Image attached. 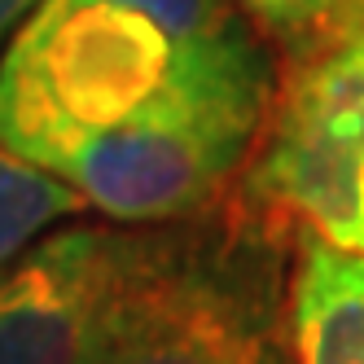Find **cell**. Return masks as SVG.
<instances>
[{
  "label": "cell",
  "instance_id": "1",
  "mask_svg": "<svg viewBox=\"0 0 364 364\" xmlns=\"http://www.w3.org/2000/svg\"><path fill=\"white\" fill-rule=\"evenodd\" d=\"M272 114V66L250 31L185 44L167 88L110 132L48 167L119 224H176L206 211Z\"/></svg>",
  "mask_w": 364,
  "mask_h": 364
},
{
  "label": "cell",
  "instance_id": "2",
  "mask_svg": "<svg viewBox=\"0 0 364 364\" xmlns=\"http://www.w3.org/2000/svg\"><path fill=\"white\" fill-rule=\"evenodd\" d=\"M180 44L110 0H40L0 53V141L36 167L136 119L176 70Z\"/></svg>",
  "mask_w": 364,
  "mask_h": 364
},
{
  "label": "cell",
  "instance_id": "3",
  "mask_svg": "<svg viewBox=\"0 0 364 364\" xmlns=\"http://www.w3.org/2000/svg\"><path fill=\"white\" fill-rule=\"evenodd\" d=\"M277 250L250 224L159 232L101 364H294Z\"/></svg>",
  "mask_w": 364,
  "mask_h": 364
},
{
  "label": "cell",
  "instance_id": "4",
  "mask_svg": "<svg viewBox=\"0 0 364 364\" xmlns=\"http://www.w3.org/2000/svg\"><path fill=\"white\" fill-rule=\"evenodd\" d=\"M246 193L364 255V22L294 58Z\"/></svg>",
  "mask_w": 364,
  "mask_h": 364
},
{
  "label": "cell",
  "instance_id": "5",
  "mask_svg": "<svg viewBox=\"0 0 364 364\" xmlns=\"http://www.w3.org/2000/svg\"><path fill=\"white\" fill-rule=\"evenodd\" d=\"M159 232L75 224L0 277V364H101Z\"/></svg>",
  "mask_w": 364,
  "mask_h": 364
},
{
  "label": "cell",
  "instance_id": "6",
  "mask_svg": "<svg viewBox=\"0 0 364 364\" xmlns=\"http://www.w3.org/2000/svg\"><path fill=\"white\" fill-rule=\"evenodd\" d=\"M290 347L294 364H364V255L299 237L290 281Z\"/></svg>",
  "mask_w": 364,
  "mask_h": 364
},
{
  "label": "cell",
  "instance_id": "7",
  "mask_svg": "<svg viewBox=\"0 0 364 364\" xmlns=\"http://www.w3.org/2000/svg\"><path fill=\"white\" fill-rule=\"evenodd\" d=\"M84 206L88 202L80 189H70L62 176L27 163L0 141V277L31 250V242L53 220L80 215Z\"/></svg>",
  "mask_w": 364,
  "mask_h": 364
},
{
  "label": "cell",
  "instance_id": "8",
  "mask_svg": "<svg viewBox=\"0 0 364 364\" xmlns=\"http://www.w3.org/2000/svg\"><path fill=\"white\" fill-rule=\"evenodd\" d=\"M242 9L255 18L259 31L281 40L294 58L364 22V0H242Z\"/></svg>",
  "mask_w": 364,
  "mask_h": 364
},
{
  "label": "cell",
  "instance_id": "9",
  "mask_svg": "<svg viewBox=\"0 0 364 364\" xmlns=\"http://www.w3.org/2000/svg\"><path fill=\"white\" fill-rule=\"evenodd\" d=\"M110 5H123V9H136V14L154 18L180 48L215 40L242 22L232 14V0H110Z\"/></svg>",
  "mask_w": 364,
  "mask_h": 364
},
{
  "label": "cell",
  "instance_id": "10",
  "mask_svg": "<svg viewBox=\"0 0 364 364\" xmlns=\"http://www.w3.org/2000/svg\"><path fill=\"white\" fill-rule=\"evenodd\" d=\"M40 9V0H0V48H9L5 40L22 31V22Z\"/></svg>",
  "mask_w": 364,
  "mask_h": 364
}]
</instances>
